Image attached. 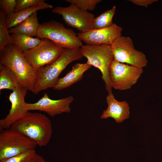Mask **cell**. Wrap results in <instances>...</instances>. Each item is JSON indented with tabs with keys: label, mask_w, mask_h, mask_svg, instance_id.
Returning a JSON list of instances; mask_svg holds the SVG:
<instances>
[{
	"label": "cell",
	"mask_w": 162,
	"mask_h": 162,
	"mask_svg": "<svg viewBox=\"0 0 162 162\" xmlns=\"http://www.w3.org/2000/svg\"><path fill=\"white\" fill-rule=\"evenodd\" d=\"M14 45L22 53L34 48L38 45L41 39L33 38L19 33H14L11 35Z\"/></svg>",
	"instance_id": "ac0fdd59"
},
{
	"label": "cell",
	"mask_w": 162,
	"mask_h": 162,
	"mask_svg": "<svg viewBox=\"0 0 162 162\" xmlns=\"http://www.w3.org/2000/svg\"><path fill=\"white\" fill-rule=\"evenodd\" d=\"M17 1L15 0H0V6L5 12L6 16H9L15 13Z\"/></svg>",
	"instance_id": "cb8c5ba5"
},
{
	"label": "cell",
	"mask_w": 162,
	"mask_h": 162,
	"mask_svg": "<svg viewBox=\"0 0 162 162\" xmlns=\"http://www.w3.org/2000/svg\"><path fill=\"white\" fill-rule=\"evenodd\" d=\"M106 100L107 107L103 111L100 117V118H111L115 120L116 122L119 123L129 118L130 107L126 101L117 100L112 93H108Z\"/></svg>",
	"instance_id": "5bb4252c"
},
{
	"label": "cell",
	"mask_w": 162,
	"mask_h": 162,
	"mask_svg": "<svg viewBox=\"0 0 162 162\" xmlns=\"http://www.w3.org/2000/svg\"><path fill=\"white\" fill-rule=\"evenodd\" d=\"M37 38L50 40L64 49H77L82 45L77 34L60 22L52 20L40 24Z\"/></svg>",
	"instance_id": "277c9868"
},
{
	"label": "cell",
	"mask_w": 162,
	"mask_h": 162,
	"mask_svg": "<svg viewBox=\"0 0 162 162\" xmlns=\"http://www.w3.org/2000/svg\"><path fill=\"white\" fill-rule=\"evenodd\" d=\"M0 52V64L16 76L21 87L33 92L38 79L35 70L14 45L9 44Z\"/></svg>",
	"instance_id": "6da1fadb"
},
{
	"label": "cell",
	"mask_w": 162,
	"mask_h": 162,
	"mask_svg": "<svg viewBox=\"0 0 162 162\" xmlns=\"http://www.w3.org/2000/svg\"><path fill=\"white\" fill-rule=\"evenodd\" d=\"M116 6L94 17L93 21V29L106 28L111 26L113 24L112 19L116 10Z\"/></svg>",
	"instance_id": "ffe728a7"
},
{
	"label": "cell",
	"mask_w": 162,
	"mask_h": 162,
	"mask_svg": "<svg viewBox=\"0 0 162 162\" xmlns=\"http://www.w3.org/2000/svg\"><path fill=\"white\" fill-rule=\"evenodd\" d=\"M91 66L87 62L75 64L64 77L58 79L53 89L57 90H62L79 81L82 78L84 73Z\"/></svg>",
	"instance_id": "9a60e30c"
},
{
	"label": "cell",
	"mask_w": 162,
	"mask_h": 162,
	"mask_svg": "<svg viewBox=\"0 0 162 162\" xmlns=\"http://www.w3.org/2000/svg\"><path fill=\"white\" fill-rule=\"evenodd\" d=\"M70 4H75L81 9L87 11H92L101 0H66Z\"/></svg>",
	"instance_id": "603a6c76"
},
{
	"label": "cell",
	"mask_w": 162,
	"mask_h": 162,
	"mask_svg": "<svg viewBox=\"0 0 162 162\" xmlns=\"http://www.w3.org/2000/svg\"><path fill=\"white\" fill-rule=\"evenodd\" d=\"M133 4L138 6L147 8L148 5L156 2L157 0H129Z\"/></svg>",
	"instance_id": "484cf974"
},
{
	"label": "cell",
	"mask_w": 162,
	"mask_h": 162,
	"mask_svg": "<svg viewBox=\"0 0 162 162\" xmlns=\"http://www.w3.org/2000/svg\"><path fill=\"white\" fill-rule=\"evenodd\" d=\"M19 86H20L15 75L0 64V91L7 89L13 91Z\"/></svg>",
	"instance_id": "d6986e66"
},
{
	"label": "cell",
	"mask_w": 162,
	"mask_h": 162,
	"mask_svg": "<svg viewBox=\"0 0 162 162\" xmlns=\"http://www.w3.org/2000/svg\"><path fill=\"white\" fill-rule=\"evenodd\" d=\"M143 72V68L114 60L109 70L111 86L116 90L129 89L136 83Z\"/></svg>",
	"instance_id": "9c48e42d"
},
{
	"label": "cell",
	"mask_w": 162,
	"mask_h": 162,
	"mask_svg": "<svg viewBox=\"0 0 162 162\" xmlns=\"http://www.w3.org/2000/svg\"><path fill=\"white\" fill-rule=\"evenodd\" d=\"M64 49L50 40L42 38L38 45L25 52L23 54L34 68L38 71L56 61Z\"/></svg>",
	"instance_id": "ba28073f"
},
{
	"label": "cell",
	"mask_w": 162,
	"mask_h": 162,
	"mask_svg": "<svg viewBox=\"0 0 162 162\" xmlns=\"http://www.w3.org/2000/svg\"><path fill=\"white\" fill-rule=\"evenodd\" d=\"M6 15L5 11H0V52L2 51L6 46L9 44H13L11 35L9 34L5 23Z\"/></svg>",
	"instance_id": "44dd1931"
},
{
	"label": "cell",
	"mask_w": 162,
	"mask_h": 162,
	"mask_svg": "<svg viewBox=\"0 0 162 162\" xmlns=\"http://www.w3.org/2000/svg\"><path fill=\"white\" fill-rule=\"evenodd\" d=\"M44 0H17L15 13L31 7L35 5L45 2Z\"/></svg>",
	"instance_id": "d4e9b609"
},
{
	"label": "cell",
	"mask_w": 162,
	"mask_h": 162,
	"mask_svg": "<svg viewBox=\"0 0 162 162\" xmlns=\"http://www.w3.org/2000/svg\"><path fill=\"white\" fill-rule=\"evenodd\" d=\"M122 31L121 26L113 23L111 26L107 28L93 29L79 32L77 35L80 39L86 44L111 45L118 38L122 35Z\"/></svg>",
	"instance_id": "4fadbf2b"
},
{
	"label": "cell",
	"mask_w": 162,
	"mask_h": 162,
	"mask_svg": "<svg viewBox=\"0 0 162 162\" xmlns=\"http://www.w3.org/2000/svg\"><path fill=\"white\" fill-rule=\"evenodd\" d=\"M52 8V5L44 2L15 12L11 16H6L5 23L6 27L9 30L18 26L38 10Z\"/></svg>",
	"instance_id": "2e32d148"
},
{
	"label": "cell",
	"mask_w": 162,
	"mask_h": 162,
	"mask_svg": "<svg viewBox=\"0 0 162 162\" xmlns=\"http://www.w3.org/2000/svg\"><path fill=\"white\" fill-rule=\"evenodd\" d=\"M27 90L19 86L12 91L8 97L11 108L8 114L0 120V130L10 128L15 122L23 117L28 112L26 106L25 97Z\"/></svg>",
	"instance_id": "8fae6325"
},
{
	"label": "cell",
	"mask_w": 162,
	"mask_h": 162,
	"mask_svg": "<svg viewBox=\"0 0 162 162\" xmlns=\"http://www.w3.org/2000/svg\"><path fill=\"white\" fill-rule=\"evenodd\" d=\"M82 57L80 48L64 49L60 56L52 64L43 67L38 70V79L33 93L53 88L58 79L61 73L72 62Z\"/></svg>",
	"instance_id": "3957f363"
},
{
	"label": "cell",
	"mask_w": 162,
	"mask_h": 162,
	"mask_svg": "<svg viewBox=\"0 0 162 162\" xmlns=\"http://www.w3.org/2000/svg\"><path fill=\"white\" fill-rule=\"evenodd\" d=\"M72 96L57 100L50 99L45 92L43 96L34 103H26L28 111L38 110L44 112L49 115L53 117L64 113H69L71 110L70 105L74 100Z\"/></svg>",
	"instance_id": "7c38bea8"
},
{
	"label": "cell",
	"mask_w": 162,
	"mask_h": 162,
	"mask_svg": "<svg viewBox=\"0 0 162 162\" xmlns=\"http://www.w3.org/2000/svg\"><path fill=\"white\" fill-rule=\"evenodd\" d=\"M52 11L62 16L64 21L68 26L76 28L80 32L93 29L94 15L84 10L76 5L70 4L67 7L57 6Z\"/></svg>",
	"instance_id": "30bf717a"
},
{
	"label": "cell",
	"mask_w": 162,
	"mask_h": 162,
	"mask_svg": "<svg viewBox=\"0 0 162 162\" xmlns=\"http://www.w3.org/2000/svg\"><path fill=\"white\" fill-rule=\"evenodd\" d=\"M80 51L82 57L87 59V62L100 71L106 90L108 93H112L109 70L114 58L111 46L86 44L80 48Z\"/></svg>",
	"instance_id": "5b68a950"
},
{
	"label": "cell",
	"mask_w": 162,
	"mask_h": 162,
	"mask_svg": "<svg viewBox=\"0 0 162 162\" xmlns=\"http://www.w3.org/2000/svg\"><path fill=\"white\" fill-rule=\"evenodd\" d=\"M40 25L36 11L20 24L10 29L8 31L9 34L19 33L34 38L37 37Z\"/></svg>",
	"instance_id": "e0dca14e"
},
{
	"label": "cell",
	"mask_w": 162,
	"mask_h": 162,
	"mask_svg": "<svg viewBox=\"0 0 162 162\" xmlns=\"http://www.w3.org/2000/svg\"><path fill=\"white\" fill-rule=\"evenodd\" d=\"M110 46L114 60L142 68L147 66L146 56L142 52L136 49L130 37L121 35Z\"/></svg>",
	"instance_id": "52a82bcc"
},
{
	"label": "cell",
	"mask_w": 162,
	"mask_h": 162,
	"mask_svg": "<svg viewBox=\"0 0 162 162\" xmlns=\"http://www.w3.org/2000/svg\"><path fill=\"white\" fill-rule=\"evenodd\" d=\"M29 162H46L44 159L41 155L36 154Z\"/></svg>",
	"instance_id": "4316f807"
},
{
	"label": "cell",
	"mask_w": 162,
	"mask_h": 162,
	"mask_svg": "<svg viewBox=\"0 0 162 162\" xmlns=\"http://www.w3.org/2000/svg\"><path fill=\"white\" fill-rule=\"evenodd\" d=\"M36 154L35 149H32L16 156L0 160V162H29Z\"/></svg>",
	"instance_id": "7402d4cb"
},
{
	"label": "cell",
	"mask_w": 162,
	"mask_h": 162,
	"mask_svg": "<svg viewBox=\"0 0 162 162\" xmlns=\"http://www.w3.org/2000/svg\"><path fill=\"white\" fill-rule=\"evenodd\" d=\"M36 143L29 138L10 128L0 130V160L34 149Z\"/></svg>",
	"instance_id": "8992f818"
},
{
	"label": "cell",
	"mask_w": 162,
	"mask_h": 162,
	"mask_svg": "<svg viewBox=\"0 0 162 162\" xmlns=\"http://www.w3.org/2000/svg\"><path fill=\"white\" fill-rule=\"evenodd\" d=\"M10 128L24 134L40 147L48 144L52 134L50 120L41 113L28 112Z\"/></svg>",
	"instance_id": "7a4b0ae2"
}]
</instances>
